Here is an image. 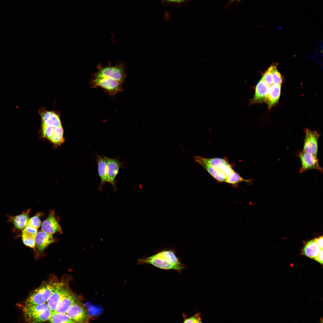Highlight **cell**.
Instances as JSON below:
<instances>
[{
    "label": "cell",
    "mask_w": 323,
    "mask_h": 323,
    "mask_svg": "<svg viewBox=\"0 0 323 323\" xmlns=\"http://www.w3.org/2000/svg\"><path fill=\"white\" fill-rule=\"evenodd\" d=\"M39 113L41 118V136L48 139L54 146H60L65 139L59 115L43 108L39 109Z\"/></svg>",
    "instance_id": "obj_1"
},
{
    "label": "cell",
    "mask_w": 323,
    "mask_h": 323,
    "mask_svg": "<svg viewBox=\"0 0 323 323\" xmlns=\"http://www.w3.org/2000/svg\"><path fill=\"white\" fill-rule=\"evenodd\" d=\"M139 263H149L158 268L180 271L184 268L173 251L163 250L151 256L139 259Z\"/></svg>",
    "instance_id": "obj_2"
},
{
    "label": "cell",
    "mask_w": 323,
    "mask_h": 323,
    "mask_svg": "<svg viewBox=\"0 0 323 323\" xmlns=\"http://www.w3.org/2000/svg\"><path fill=\"white\" fill-rule=\"evenodd\" d=\"M26 322L41 323L48 321L51 313L47 303L37 305L18 304Z\"/></svg>",
    "instance_id": "obj_3"
},
{
    "label": "cell",
    "mask_w": 323,
    "mask_h": 323,
    "mask_svg": "<svg viewBox=\"0 0 323 323\" xmlns=\"http://www.w3.org/2000/svg\"><path fill=\"white\" fill-rule=\"evenodd\" d=\"M56 283L53 280L43 283L31 293L23 304L37 305L47 303Z\"/></svg>",
    "instance_id": "obj_4"
},
{
    "label": "cell",
    "mask_w": 323,
    "mask_h": 323,
    "mask_svg": "<svg viewBox=\"0 0 323 323\" xmlns=\"http://www.w3.org/2000/svg\"><path fill=\"white\" fill-rule=\"evenodd\" d=\"M109 63L108 66L104 67L99 64L98 71L94 74L93 77H109L123 82L127 76L124 63L118 62L114 66H111L110 63Z\"/></svg>",
    "instance_id": "obj_5"
},
{
    "label": "cell",
    "mask_w": 323,
    "mask_h": 323,
    "mask_svg": "<svg viewBox=\"0 0 323 323\" xmlns=\"http://www.w3.org/2000/svg\"><path fill=\"white\" fill-rule=\"evenodd\" d=\"M123 82L107 77H93L91 81L93 88L100 87L103 89L111 97L115 96L122 91Z\"/></svg>",
    "instance_id": "obj_6"
},
{
    "label": "cell",
    "mask_w": 323,
    "mask_h": 323,
    "mask_svg": "<svg viewBox=\"0 0 323 323\" xmlns=\"http://www.w3.org/2000/svg\"><path fill=\"white\" fill-rule=\"evenodd\" d=\"M296 155L300 159L301 163L299 173L313 169L323 172V169L319 166L317 156L303 150L299 151Z\"/></svg>",
    "instance_id": "obj_7"
},
{
    "label": "cell",
    "mask_w": 323,
    "mask_h": 323,
    "mask_svg": "<svg viewBox=\"0 0 323 323\" xmlns=\"http://www.w3.org/2000/svg\"><path fill=\"white\" fill-rule=\"evenodd\" d=\"M103 156L106 165L107 182L112 185L114 191H116L117 189L116 187V177L120 168L124 167L123 165L124 163L120 162L118 157L112 159Z\"/></svg>",
    "instance_id": "obj_8"
},
{
    "label": "cell",
    "mask_w": 323,
    "mask_h": 323,
    "mask_svg": "<svg viewBox=\"0 0 323 323\" xmlns=\"http://www.w3.org/2000/svg\"><path fill=\"white\" fill-rule=\"evenodd\" d=\"M66 314L74 323H88L90 316L83 304L77 298Z\"/></svg>",
    "instance_id": "obj_9"
},
{
    "label": "cell",
    "mask_w": 323,
    "mask_h": 323,
    "mask_svg": "<svg viewBox=\"0 0 323 323\" xmlns=\"http://www.w3.org/2000/svg\"><path fill=\"white\" fill-rule=\"evenodd\" d=\"M304 131L305 135L303 150L317 156L318 140L320 135L316 131L307 128Z\"/></svg>",
    "instance_id": "obj_10"
},
{
    "label": "cell",
    "mask_w": 323,
    "mask_h": 323,
    "mask_svg": "<svg viewBox=\"0 0 323 323\" xmlns=\"http://www.w3.org/2000/svg\"><path fill=\"white\" fill-rule=\"evenodd\" d=\"M67 285L62 282H57L54 290L47 302L52 312L55 311L65 290Z\"/></svg>",
    "instance_id": "obj_11"
},
{
    "label": "cell",
    "mask_w": 323,
    "mask_h": 323,
    "mask_svg": "<svg viewBox=\"0 0 323 323\" xmlns=\"http://www.w3.org/2000/svg\"><path fill=\"white\" fill-rule=\"evenodd\" d=\"M77 298L75 295L68 287L55 311L59 313H66Z\"/></svg>",
    "instance_id": "obj_12"
},
{
    "label": "cell",
    "mask_w": 323,
    "mask_h": 323,
    "mask_svg": "<svg viewBox=\"0 0 323 323\" xmlns=\"http://www.w3.org/2000/svg\"><path fill=\"white\" fill-rule=\"evenodd\" d=\"M269 87L261 78L256 85L254 97L249 99V104L252 105L265 102Z\"/></svg>",
    "instance_id": "obj_13"
},
{
    "label": "cell",
    "mask_w": 323,
    "mask_h": 323,
    "mask_svg": "<svg viewBox=\"0 0 323 323\" xmlns=\"http://www.w3.org/2000/svg\"><path fill=\"white\" fill-rule=\"evenodd\" d=\"M41 229L42 231L50 234L62 233L61 227L55 217L54 211H50L48 216L42 222Z\"/></svg>",
    "instance_id": "obj_14"
},
{
    "label": "cell",
    "mask_w": 323,
    "mask_h": 323,
    "mask_svg": "<svg viewBox=\"0 0 323 323\" xmlns=\"http://www.w3.org/2000/svg\"><path fill=\"white\" fill-rule=\"evenodd\" d=\"M54 242L52 234L42 231L37 232L35 238V246L39 252H42L50 244Z\"/></svg>",
    "instance_id": "obj_15"
},
{
    "label": "cell",
    "mask_w": 323,
    "mask_h": 323,
    "mask_svg": "<svg viewBox=\"0 0 323 323\" xmlns=\"http://www.w3.org/2000/svg\"><path fill=\"white\" fill-rule=\"evenodd\" d=\"M30 210L24 211L22 214L15 216L9 215L8 221L13 223L15 229L22 231L27 226L29 219L28 216Z\"/></svg>",
    "instance_id": "obj_16"
},
{
    "label": "cell",
    "mask_w": 323,
    "mask_h": 323,
    "mask_svg": "<svg viewBox=\"0 0 323 323\" xmlns=\"http://www.w3.org/2000/svg\"><path fill=\"white\" fill-rule=\"evenodd\" d=\"M37 233V228L27 226L22 231V240L23 243L30 248H34L35 246V238Z\"/></svg>",
    "instance_id": "obj_17"
},
{
    "label": "cell",
    "mask_w": 323,
    "mask_h": 323,
    "mask_svg": "<svg viewBox=\"0 0 323 323\" xmlns=\"http://www.w3.org/2000/svg\"><path fill=\"white\" fill-rule=\"evenodd\" d=\"M281 85L273 84L269 86L265 102L270 109L278 102L281 92Z\"/></svg>",
    "instance_id": "obj_18"
},
{
    "label": "cell",
    "mask_w": 323,
    "mask_h": 323,
    "mask_svg": "<svg viewBox=\"0 0 323 323\" xmlns=\"http://www.w3.org/2000/svg\"><path fill=\"white\" fill-rule=\"evenodd\" d=\"M96 155L98 173L101 180L98 190L102 191L103 185L107 182L106 165L103 156H101L97 154H96Z\"/></svg>",
    "instance_id": "obj_19"
},
{
    "label": "cell",
    "mask_w": 323,
    "mask_h": 323,
    "mask_svg": "<svg viewBox=\"0 0 323 323\" xmlns=\"http://www.w3.org/2000/svg\"><path fill=\"white\" fill-rule=\"evenodd\" d=\"M194 159L196 162L201 165L216 180L221 182H225L226 177L221 172L203 162L200 159L199 156H195Z\"/></svg>",
    "instance_id": "obj_20"
},
{
    "label": "cell",
    "mask_w": 323,
    "mask_h": 323,
    "mask_svg": "<svg viewBox=\"0 0 323 323\" xmlns=\"http://www.w3.org/2000/svg\"><path fill=\"white\" fill-rule=\"evenodd\" d=\"M321 249L314 239L308 241L304 244L302 249V254L310 258L313 259L319 252Z\"/></svg>",
    "instance_id": "obj_21"
},
{
    "label": "cell",
    "mask_w": 323,
    "mask_h": 323,
    "mask_svg": "<svg viewBox=\"0 0 323 323\" xmlns=\"http://www.w3.org/2000/svg\"><path fill=\"white\" fill-rule=\"evenodd\" d=\"M203 162L221 172L229 164L225 159L219 158L207 159L199 157Z\"/></svg>",
    "instance_id": "obj_22"
},
{
    "label": "cell",
    "mask_w": 323,
    "mask_h": 323,
    "mask_svg": "<svg viewBox=\"0 0 323 323\" xmlns=\"http://www.w3.org/2000/svg\"><path fill=\"white\" fill-rule=\"evenodd\" d=\"M48 321L51 323H74L66 313H59L55 311L52 312Z\"/></svg>",
    "instance_id": "obj_23"
},
{
    "label": "cell",
    "mask_w": 323,
    "mask_h": 323,
    "mask_svg": "<svg viewBox=\"0 0 323 323\" xmlns=\"http://www.w3.org/2000/svg\"><path fill=\"white\" fill-rule=\"evenodd\" d=\"M269 67L272 73L273 83L281 85L283 82L282 76L277 70L276 66L275 65H272Z\"/></svg>",
    "instance_id": "obj_24"
},
{
    "label": "cell",
    "mask_w": 323,
    "mask_h": 323,
    "mask_svg": "<svg viewBox=\"0 0 323 323\" xmlns=\"http://www.w3.org/2000/svg\"><path fill=\"white\" fill-rule=\"evenodd\" d=\"M247 181V180L243 179L239 174L234 171L226 177L225 182L234 184L240 182Z\"/></svg>",
    "instance_id": "obj_25"
},
{
    "label": "cell",
    "mask_w": 323,
    "mask_h": 323,
    "mask_svg": "<svg viewBox=\"0 0 323 323\" xmlns=\"http://www.w3.org/2000/svg\"><path fill=\"white\" fill-rule=\"evenodd\" d=\"M39 216L38 214L29 219L27 226H32L37 229L39 228L41 225Z\"/></svg>",
    "instance_id": "obj_26"
},
{
    "label": "cell",
    "mask_w": 323,
    "mask_h": 323,
    "mask_svg": "<svg viewBox=\"0 0 323 323\" xmlns=\"http://www.w3.org/2000/svg\"><path fill=\"white\" fill-rule=\"evenodd\" d=\"M261 78L269 86H270L274 83L270 67L264 73Z\"/></svg>",
    "instance_id": "obj_27"
},
{
    "label": "cell",
    "mask_w": 323,
    "mask_h": 323,
    "mask_svg": "<svg viewBox=\"0 0 323 323\" xmlns=\"http://www.w3.org/2000/svg\"><path fill=\"white\" fill-rule=\"evenodd\" d=\"M184 323H201V314L198 313L188 318H184Z\"/></svg>",
    "instance_id": "obj_28"
},
{
    "label": "cell",
    "mask_w": 323,
    "mask_h": 323,
    "mask_svg": "<svg viewBox=\"0 0 323 323\" xmlns=\"http://www.w3.org/2000/svg\"><path fill=\"white\" fill-rule=\"evenodd\" d=\"M164 4H181L187 2L189 0H161Z\"/></svg>",
    "instance_id": "obj_29"
},
{
    "label": "cell",
    "mask_w": 323,
    "mask_h": 323,
    "mask_svg": "<svg viewBox=\"0 0 323 323\" xmlns=\"http://www.w3.org/2000/svg\"><path fill=\"white\" fill-rule=\"evenodd\" d=\"M234 171L232 169V167L229 164L227 165L225 169L222 171L221 173L226 177Z\"/></svg>",
    "instance_id": "obj_30"
},
{
    "label": "cell",
    "mask_w": 323,
    "mask_h": 323,
    "mask_svg": "<svg viewBox=\"0 0 323 323\" xmlns=\"http://www.w3.org/2000/svg\"><path fill=\"white\" fill-rule=\"evenodd\" d=\"M323 249H321L318 254L313 258L315 260L322 265L323 263Z\"/></svg>",
    "instance_id": "obj_31"
},
{
    "label": "cell",
    "mask_w": 323,
    "mask_h": 323,
    "mask_svg": "<svg viewBox=\"0 0 323 323\" xmlns=\"http://www.w3.org/2000/svg\"><path fill=\"white\" fill-rule=\"evenodd\" d=\"M323 236H321L314 239L315 242L321 249L323 248Z\"/></svg>",
    "instance_id": "obj_32"
},
{
    "label": "cell",
    "mask_w": 323,
    "mask_h": 323,
    "mask_svg": "<svg viewBox=\"0 0 323 323\" xmlns=\"http://www.w3.org/2000/svg\"><path fill=\"white\" fill-rule=\"evenodd\" d=\"M240 0H231V2H232V1H240Z\"/></svg>",
    "instance_id": "obj_33"
}]
</instances>
